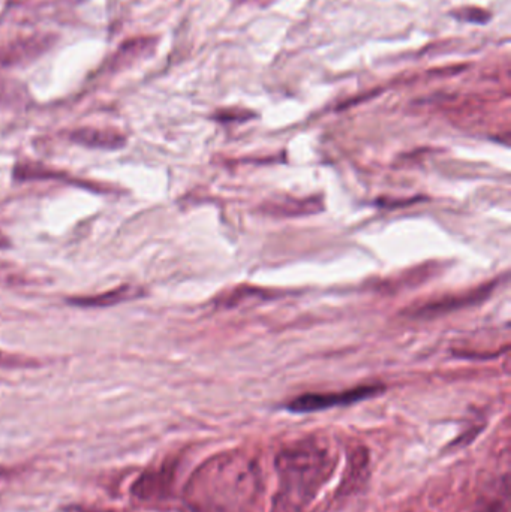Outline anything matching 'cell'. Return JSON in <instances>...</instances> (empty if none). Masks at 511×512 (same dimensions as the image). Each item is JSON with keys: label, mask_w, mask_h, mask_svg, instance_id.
Segmentation results:
<instances>
[{"label": "cell", "mask_w": 511, "mask_h": 512, "mask_svg": "<svg viewBox=\"0 0 511 512\" xmlns=\"http://www.w3.org/2000/svg\"><path fill=\"white\" fill-rule=\"evenodd\" d=\"M263 475L245 453H224L207 460L185 489L188 512H258L263 501Z\"/></svg>", "instance_id": "6da1fadb"}, {"label": "cell", "mask_w": 511, "mask_h": 512, "mask_svg": "<svg viewBox=\"0 0 511 512\" xmlns=\"http://www.w3.org/2000/svg\"><path fill=\"white\" fill-rule=\"evenodd\" d=\"M278 493L275 512H302L332 480L338 457L315 439L296 442L276 457Z\"/></svg>", "instance_id": "7a4b0ae2"}, {"label": "cell", "mask_w": 511, "mask_h": 512, "mask_svg": "<svg viewBox=\"0 0 511 512\" xmlns=\"http://www.w3.org/2000/svg\"><path fill=\"white\" fill-rule=\"evenodd\" d=\"M383 391L384 387H381V385H363V387L342 391V393L305 394V396L291 400L287 405V409L290 412H294V414L326 411V409L354 405V403L372 399V397L378 396V394L383 393Z\"/></svg>", "instance_id": "3957f363"}, {"label": "cell", "mask_w": 511, "mask_h": 512, "mask_svg": "<svg viewBox=\"0 0 511 512\" xmlns=\"http://www.w3.org/2000/svg\"><path fill=\"white\" fill-rule=\"evenodd\" d=\"M50 36H30L0 47V69L24 65L44 54L50 48Z\"/></svg>", "instance_id": "277c9868"}, {"label": "cell", "mask_w": 511, "mask_h": 512, "mask_svg": "<svg viewBox=\"0 0 511 512\" xmlns=\"http://www.w3.org/2000/svg\"><path fill=\"white\" fill-rule=\"evenodd\" d=\"M173 481V474L170 469L164 468L161 471L150 472L144 475L137 486L134 487V493L140 499H159L170 490V483Z\"/></svg>", "instance_id": "5b68a950"}, {"label": "cell", "mask_w": 511, "mask_h": 512, "mask_svg": "<svg viewBox=\"0 0 511 512\" xmlns=\"http://www.w3.org/2000/svg\"><path fill=\"white\" fill-rule=\"evenodd\" d=\"M72 140L83 146L117 149L123 144V135L113 131H101V129H80L72 134Z\"/></svg>", "instance_id": "8992f818"}, {"label": "cell", "mask_w": 511, "mask_h": 512, "mask_svg": "<svg viewBox=\"0 0 511 512\" xmlns=\"http://www.w3.org/2000/svg\"><path fill=\"white\" fill-rule=\"evenodd\" d=\"M368 465V454H366L365 451H363V453L356 451V453L353 454V462L348 465V477L347 480L344 481V484H342V492H344V490L345 493L353 492V490L356 489L363 480H365V478L360 475V472L365 471V468Z\"/></svg>", "instance_id": "52a82bcc"}, {"label": "cell", "mask_w": 511, "mask_h": 512, "mask_svg": "<svg viewBox=\"0 0 511 512\" xmlns=\"http://www.w3.org/2000/svg\"><path fill=\"white\" fill-rule=\"evenodd\" d=\"M152 47V39L137 38L131 39L122 45L119 53L114 56V63L116 65H125V63L131 62L135 57H140L141 51H146L147 48Z\"/></svg>", "instance_id": "ba28073f"}, {"label": "cell", "mask_w": 511, "mask_h": 512, "mask_svg": "<svg viewBox=\"0 0 511 512\" xmlns=\"http://www.w3.org/2000/svg\"><path fill=\"white\" fill-rule=\"evenodd\" d=\"M131 294V289L120 288L117 291H111L110 295H102L99 298H84V300H75L74 303H83L81 306H107L110 303H116V301L126 300L128 295Z\"/></svg>", "instance_id": "9c48e42d"}, {"label": "cell", "mask_w": 511, "mask_h": 512, "mask_svg": "<svg viewBox=\"0 0 511 512\" xmlns=\"http://www.w3.org/2000/svg\"><path fill=\"white\" fill-rule=\"evenodd\" d=\"M8 246V240L3 237V234L0 233V248H6Z\"/></svg>", "instance_id": "30bf717a"}]
</instances>
